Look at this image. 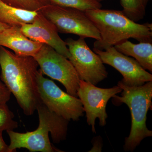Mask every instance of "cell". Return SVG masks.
Returning a JSON list of instances; mask_svg holds the SVG:
<instances>
[{"mask_svg": "<svg viewBox=\"0 0 152 152\" xmlns=\"http://www.w3.org/2000/svg\"><path fill=\"white\" fill-rule=\"evenodd\" d=\"M38 66L34 57L18 56L0 46L1 80L27 116L32 115L41 102L37 83Z\"/></svg>", "mask_w": 152, "mask_h": 152, "instance_id": "6da1fadb", "label": "cell"}, {"mask_svg": "<svg viewBox=\"0 0 152 152\" xmlns=\"http://www.w3.org/2000/svg\"><path fill=\"white\" fill-rule=\"evenodd\" d=\"M85 13L100 35L101 39L94 43L95 48L104 50L130 38L140 42H152V24L137 23L126 16L122 11L98 9Z\"/></svg>", "mask_w": 152, "mask_h": 152, "instance_id": "7a4b0ae2", "label": "cell"}, {"mask_svg": "<svg viewBox=\"0 0 152 152\" xmlns=\"http://www.w3.org/2000/svg\"><path fill=\"white\" fill-rule=\"evenodd\" d=\"M39 119L37 129L26 133L14 130L7 131L10 139L9 149L16 152L17 149L26 148L31 152H61L52 145L49 139L50 133L53 141L56 144L66 138L69 121L51 111L41 102L37 107Z\"/></svg>", "mask_w": 152, "mask_h": 152, "instance_id": "3957f363", "label": "cell"}, {"mask_svg": "<svg viewBox=\"0 0 152 152\" xmlns=\"http://www.w3.org/2000/svg\"><path fill=\"white\" fill-rule=\"evenodd\" d=\"M118 86L122 89V93L121 96L113 97V101L126 104L132 117L130 132L125 139L124 149L133 151L143 139L152 136V131L146 126L147 114L152 107V81L137 86H126L120 81Z\"/></svg>", "mask_w": 152, "mask_h": 152, "instance_id": "277c9868", "label": "cell"}, {"mask_svg": "<svg viewBox=\"0 0 152 152\" xmlns=\"http://www.w3.org/2000/svg\"><path fill=\"white\" fill-rule=\"evenodd\" d=\"M37 83L41 102L51 111L69 121H79L84 115L80 99L64 92L53 81L44 77L39 69Z\"/></svg>", "mask_w": 152, "mask_h": 152, "instance_id": "5b68a950", "label": "cell"}, {"mask_svg": "<svg viewBox=\"0 0 152 152\" xmlns=\"http://www.w3.org/2000/svg\"><path fill=\"white\" fill-rule=\"evenodd\" d=\"M39 12L54 25L58 32L101 39L97 29L83 11L50 4Z\"/></svg>", "mask_w": 152, "mask_h": 152, "instance_id": "8992f818", "label": "cell"}, {"mask_svg": "<svg viewBox=\"0 0 152 152\" xmlns=\"http://www.w3.org/2000/svg\"><path fill=\"white\" fill-rule=\"evenodd\" d=\"M43 75L59 82L65 88L67 93L77 96L80 79L69 60L54 49L43 44L34 57Z\"/></svg>", "mask_w": 152, "mask_h": 152, "instance_id": "52a82bcc", "label": "cell"}, {"mask_svg": "<svg viewBox=\"0 0 152 152\" xmlns=\"http://www.w3.org/2000/svg\"><path fill=\"white\" fill-rule=\"evenodd\" d=\"M70 56L80 80L96 86L107 78L108 72L100 58L88 46L85 39L69 38L65 41Z\"/></svg>", "mask_w": 152, "mask_h": 152, "instance_id": "ba28073f", "label": "cell"}, {"mask_svg": "<svg viewBox=\"0 0 152 152\" xmlns=\"http://www.w3.org/2000/svg\"><path fill=\"white\" fill-rule=\"evenodd\" d=\"M122 91L121 88L118 86L109 88H102L89 82L80 80L77 96L86 112L87 122L91 126L93 133H96V119H99L101 126H105L108 117L106 112L108 102L117 94L121 93Z\"/></svg>", "mask_w": 152, "mask_h": 152, "instance_id": "9c48e42d", "label": "cell"}, {"mask_svg": "<svg viewBox=\"0 0 152 152\" xmlns=\"http://www.w3.org/2000/svg\"><path fill=\"white\" fill-rule=\"evenodd\" d=\"M104 64L111 66L123 76L121 81L129 86H142L152 81V75L142 67L134 59L123 54L114 47L102 50L94 48Z\"/></svg>", "mask_w": 152, "mask_h": 152, "instance_id": "30bf717a", "label": "cell"}, {"mask_svg": "<svg viewBox=\"0 0 152 152\" xmlns=\"http://www.w3.org/2000/svg\"><path fill=\"white\" fill-rule=\"evenodd\" d=\"M20 29L30 39L50 46L67 58L69 57L65 41L60 37L54 25L40 12H38L32 23L23 25Z\"/></svg>", "mask_w": 152, "mask_h": 152, "instance_id": "8fae6325", "label": "cell"}, {"mask_svg": "<svg viewBox=\"0 0 152 152\" xmlns=\"http://www.w3.org/2000/svg\"><path fill=\"white\" fill-rule=\"evenodd\" d=\"M43 44L30 39L18 26H10L0 33V46L11 49L15 54L34 57Z\"/></svg>", "mask_w": 152, "mask_h": 152, "instance_id": "7c38bea8", "label": "cell"}, {"mask_svg": "<svg viewBox=\"0 0 152 152\" xmlns=\"http://www.w3.org/2000/svg\"><path fill=\"white\" fill-rule=\"evenodd\" d=\"M114 47L123 54L134 58L142 67L152 72V42H142L136 44L127 40Z\"/></svg>", "mask_w": 152, "mask_h": 152, "instance_id": "4fadbf2b", "label": "cell"}, {"mask_svg": "<svg viewBox=\"0 0 152 152\" xmlns=\"http://www.w3.org/2000/svg\"><path fill=\"white\" fill-rule=\"evenodd\" d=\"M38 12L14 7L0 0V23L10 26H22L32 23Z\"/></svg>", "mask_w": 152, "mask_h": 152, "instance_id": "5bb4252c", "label": "cell"}, {"mask_svg": "<svg viewBox=\"0 0 152 152\" xmlns=\"http://www.w3.org/2000/svg\"><path fill=\"white\" fill-rule=\"evenodd\" d=\"M151 0H120L122 12L133 21L139 22L145 18L148 4Z\"/></svg>", "mask_w": 152, "mask_h": 152, "instance_id": "9a60e30c", "label": "cell"}, {"mask_svg": "<svg viewBox=\"0 0 152 152\" xmlns=\"http://www.w3.org/2000/svg\"><path fill=\"white\" fill-rule=\"evenodd\" d=\"M50 4L61 7L77 9L85 12L101 9L102 4L96 0H48Z\"/></svg>", "mask_w": 152, "mask_h": 152, "instance_id": "2e32d148", "label": "cell"}, {"mask_svg": "<svg viewBox=\"0 0 152 152\" xmlns=\"http://www.w3.org/2000/svg\"><path fill=\"white\" fill-rule=\"evenodd\" d=\"M9 5L26 10L38 12L50 4L48 0H2Z\"/></svg>", "mask_w": 152, "mask_h": 152, "instance_id": "e0dca14e", "label": "cell"}, {"mask_svg": "<svg viewBox=\"0 0 152 152\" xmlns=\"http://www.w3.org/2000/svg\"><path fill=\"white\" fill-rule=\"evenodd\" d=\"M14 115L7 104H0V135L4 131L14 130L18 126V124L14 120Z\"/></svg>", "mask_w": 152, "mask_h": 152, "instance_id": "ac0fdd59", "label": "cell"}, {"mask_svg": "<svg viewBox=\"0 0 152 152\" xmlns=\"http://www.w3.org/2000/svg\"><path fill=\"white\" fill-rule=\"evenodd\" d=\"M11 94L7 87L0 81V104H7L10 99Z\"/></svg>", "mask_w": 152, "mask_h": 152, "instance_id": "d6986e66", "label": "cell"}, {"mask_svg": "<svg viewBox=\"0 0 152 152\" xmlns=\"http://www.w3.org/2000/svg\"><path fill=\"white\" fill-rule=\"evenodd\" d=\"M0 152H10L9 145L6 143L2 135H0Z\"/></svg>", "mask_w": 152, "mask_h": 152, "instance_id": "ffe728a7", "label": "cell"}, {"mask_svg": "<svg viewBox=\"0 0 152 152\" xmlns=\"http://www.w3.org/2000/svg\"><path fill=\"white\" fill-rule=\"evenodd\" d=\"M10 26L0 23V33L7 28L10 27Z\"/></svg>", "mask_w": 152, "mask_h": 152, "instance_id": "44dd1931", "label": "cell"}, {"mask_svg": "<svg viewBox=\"0 0 152 152\" xmlns=\"http://www.w3.org/2000/svg\"><path fill=\"white\" fill-rule=\"evenodd\" d=\"M98 1L99 2H101L102 1H104V0H96Z\"/></svg>", "mask_w": 152, "mask_h": 152, "instance_id": "7402d4cb", "label": "cell"}]
</instances>
